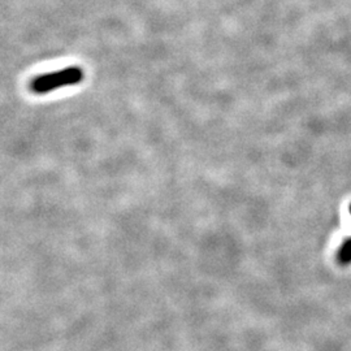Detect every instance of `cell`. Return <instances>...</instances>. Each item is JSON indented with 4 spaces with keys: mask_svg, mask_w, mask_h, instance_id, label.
Wrapping results in <instances>:
<instances>
[{
    "mask_svg": "<svg viewBox=\"0 0 351 351\" xmlns=\"http://www.w3.org/2000/svg\"><path fill=\"white\" fill-rule=\"evenodd\" d=\"M82 78L84 72L77 66H71L47 75H39L32 81L30 88L37 94H46L58 88L77 85L82 81Z\"/></svg>",
    "mask_w": 351,
    "mask_h": 351,
    "instance_id": "obj_1",
    "label": "cell"
},
{
    "mask_svg": "<svg viewBox=\"0 0 351 351\" xmlns=\"http://www.w3.org/2000/svg\"><path fill=\"white\" fill-rule=\"evenodd\" d=\"M351 215V204L349 208ZM337 261L342 265H348L351 263V237L345 239L342 245L339 246V252H337Z\"/></svg>",
    "mask_w": 351,
    "mask_h": 351,
    "instance_id": "obj_2",
    "label": "cell"
}]
</instances>
